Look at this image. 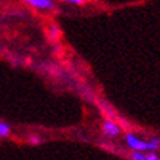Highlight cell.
<instances>
[{
    "instance_id": "6",
    "label": "cell",
    "mask_w": 160,
    "mask_h": 160,
    "mask_svg": "<svg viewBox=\"0 0 160 160\" xmlns=\"http://www.w3.org/2000/svg\"><path fill=\"white\" fill-rule=\"evenodd\" d=\"M146 160H159V157H157L154 153H150V154L146 156Z\"/></svg>"
},
{
    "instance_id": "4",
    "label": "cell",
    "mask_w": 160,
    "mask_h": 160,
    "mask_svg": "<svg viewBox=\"0 0 160 160\" xmlns=\"http://www.w3.org/2000/svg\"><path fill=\"white\" fill-rule=\"evenodd\" d=\"M10 134V126L5 122H0V137H8Z\"/></svg>"
},
{
    "instance_id": "2",
    "label": "cell",
    "mask_w": 160,
    "mask_h": 160,
    "mask_svg": "<svg viewBox=\"0 0 160 160\" xmlns=\"http://www.w3.org/2000/svg\"><path fill=\"white\" fill-rule=\"evenodd\" d=\"M103 131L104 134L109 137H116L121 134V128L116 125V123H113V122H104V125H103Z\"/></svg>"
},
{
    "instance_id": "7",
    "label": "cell",
    "mask_w": 160,
    "mask_h": 160,
    "mask_svg": "<svg viewBox=\"0 0 160 160\" xmlns=\"http://www.w3.org/2000/svg\"><path fill=\"white\" fill-rule=\"evenodd\" d=\"M29 142H31V144H38L40 142V138H29Z\"/></svg>"
},
{
    "instance_id": "5",
    "label": "cell",
    "mask_w": 160,
    "mask_h": 160,
    "mask_svg": "<svg viewBox=\"0 0 160 160\" xmlns=\"http://www.w3.org/2000/svg\"><path fill=\"white\" fill-rule=\"evenodd\" d=\"M131 157H132V160H146V156L142 154V153H140V151H134Z\"/></svg>"
},
{
    "instance_id": "3",
    "label": "cell",
    "mask_w": 160,
    "mask_h": 160,
    "mask_svg": "<svg viewBox=\"0 0 160 160\" xmlns=\"http://www.w3.org/2000/svg\"><path fill=\"white\" fill-rule=\"evenodd\" d=\"M28 5L34 6L37 9H50L53 6V2H50V0H28Z\"/></svg>"
},
{
    "instance_id": "1",
    "label": "cell",
    "mask_w": 160,
    "mask_h": 160,
    "mask_svg": "<svg viewBox=\"0 0 160 160\" xmlns=\"http://www.w3.org/2000/svg\"><path fill=\"white\" fill-rule=\"evenodd\" d=\"M126 144L131 147L134 151H140V153H142L144 150H148V151L156 150V148L160 146V141L156 140V138L154 140H151V141H141L140 138H137L135 135L128 134V135H126Z\"/></svg>"
}]
</instances>
